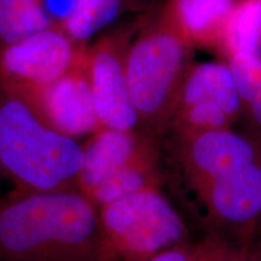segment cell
Instances as JSON below:
<instances>
[{
	"instance_id": "cell-9",
	"label": "cell",
	"mask_w": 261,
	"mask_h": 261,
	"mask_svg": "<svg viewBox=\"0 0 261 261\" xmlns=\"http://www.w3.org/2000/svg\"><path fill=\"white\" fill-rule=\"evenodd\" d=\"M71 61L69 39L48 28L10 45L3 55V65L10 75L39 89L64 76Z\"/></svg>"
},
{
	"instance_id": "cell-14",
	"label": "cell",
	"mask_w": 261,
	"mask_h": 261,
	"mask_svg": "<svg viewBox=\"0 0 261 261\" xmlns=\"http://www.w3.org/2000/svg\"><path fill=\"white\" fill-rule=\"evenodd\" d=\"M50 19L40 0H0V38L12 45L47 29Z\"/></svg>"
},
{
	"instance_id": "cell-2",
	"label": "cell",
	"mask_w": 261,
	"mask_h": 261,
	"mask_svg": "<svg viewBox=\"0 0 261 261\" xmlns=\"http://www.w3.org/2000/svg\"><path fill=\"white\" fill-rule=\"evenodd\" d=\"M83 146L45 125L24 100L0 102V166L15 190H76Z\"/></svg>"
},
{
	"instance_id": "cell-11",
	"label": "cell",
	"mask_w": 261,
	"mask_h": 261,
	"mask_svg": "<svg viewBox=\"0 0 261 261\" xmlns=\"http://www.w3.org/2000/svg\"><path fill=\"white\" fill-rule=\"evenodd\" d=\"M203 103L220 107L234 122L241 120L242 103L227 63L201 62L191 64L181 85L175 112Z\"/></svg>"
},
{
	"instance_id": "cell-16",
	"label": "cell",
	"mask_w": 261,
	"mask_h": 261,
	"mask_svg": "<svg viewBox=\"0 0 261 261\" xmlns=\"http://www.w3.org/2000/svg\"><path fill=\"white\" fill-rule=\"evenodd\" d=\"M238 254L226 242L208 233L198 242L180 243L146 261H231Z\"/></svg>"
},
{
	"instance_id": "cell-21",
	"label": "cell",
	"mask_w": 261,
	"mask_h": 261,
	"mask_svg": "<svg viewBox=\"0 0 261 261\" xmlns=\"http://www.w3.org/2000/svg\"><path fill=\"white\" fill-rule=\"evenodd\" d=\"M257 56H259V57L261 58V45H260V48H259V51H257Z\"/></svg>"
},
{
	"instance_id": "cell-20",
	"label": "cell",
	"mask_w": 261,
	"mask_h": 261,
	"mask_svg": "<svg viewBox=\"0 0 261 261\" xmlns=\"http://www.w3.org/2000/svg\"><path fill=\"white\" fill-rule=\"evenodd\" d=\"M231 261H259V260L253 259V257H250L246 253H240V254H238V255L234 256Z\"/></svg>"
},
{
	"instance_id": "cell-6",
	"label": "cell",
	"mask_w": 261,
	"mask_h": 261,
	"mask_svg": "<svg viewBox=\"0 0 261 261\" xmlns=\"http://www.w3.org/2000/svg\"><path fill=\"white\" fill-rule=\"evenodd\" d=\"M172 136L173 154L192 190L215 179L261 161V142L232 128Z\"/></svg>"
},
{
	"instance_id": "cell-15",
	"label": "cell",
	"mask_w": 261,
	"mask_h": 261,
	"mask_svg": "<svg viewBox=\"0 0 261 261\" xmlns=\"http://www.w3.org/2000/svg\"><path fill=\"white\" fill-rule=\"evenodd\" d=\"M122 5L123 0H76L64 19L65 29L75 40H87L115 21Z\"/></svg>"
},
{
	"instance_id": "cell-19",
	"label": "cell",
	"mask_w": 261,
	"mask_h": 261,
	"mask_svg": "<svg viewBox=\"0 0 261 261\" xmlns=\"http://www.w3.org/2000/svg\"><path fill=\"white\" fill-rule=\"evenodd\" d=\"M247 254L250 257H253V259L261 261V220L259 225H257L255 233H254L252 246H250Z\"/></svg>"
},
{
	"instance_id": "cell-17",
	"label": "cell",
	"mask_w": 261,
	"mask_h": 261,
	"mask_svg": "<svg viewBox=\"0 0 261 261\" xmlns=\"http://www.w3.org/2000/svg\"><path fill=\"white\" fill-rule=\"evenodd\" d=\"M232 79L242 103V110L261 90V58L256 54L242 52L227 60Z\"/></svg>"
},
{
	"instance_id": "cell-7",
	"label": "cell",
	"mask_w": 261,
	"mask_h": 261,
	"mask_svg": "<svg viewBox=\"0 0 261 261\" xmlns=\"http://www.w3.org/2000/svg\"><path fill=\"white\" fill-rule=\"evenodd\" d=\"M159 158L158 144L144 133L99 128L83 146L76 190L85 197L136 163Z\"/></svg>"
},
{
	"instance_id": "cell-18",
	"label": "cell",
	"mask_w": 261,
	"mask_h": 261,
	"mask_svg": "<svg viewBox=\"0 0 261 261\" xmlns=\"http://www.w3.org/2000/svg\"><path fill=\"white\" fill-rule=\"evenodd\" d=\"M241 120L244 123V132L261 142V90L243 108Z\"/></svg>"
},
{
	"instance_id": "cell-12",
	"label": "cell",
	"mask_w": 261,
	"mask_h": 261,
	"mask_svg": "<svg viewBox=\"0 0 261 261\" xmlns=\"http://www.w3.org/2000/svg\"><path fill=\"white\" fill-rule=\"evenodd\" d=\"M238 0H169L166 12L192 46L220 50L224 28Z\"/></svg>"
},
{
	"instance_id": "cell-13",
	"label": "cell",
	"mask_w": 261,
	"mask_h": 261,
	"mask_svg": "<svg viewBox=\"0 0 261 261\" xmlns=\"http://www.w3.org/2000/svg\"><path fill=\"white\" fill-rule=\"evenodd\" d=\"M261 45V0H238L221 38L220 52L225 57L242 52L256 54Z\"/></svg>"
},
{
	"instance_id": "cell-4",
	"label": "cell",
	"mask_w": 261,
	"mask_h": 261,
	"mask_svg": "<svg viewBox=\"0 0 261 261\" xmlns=\"http://www.w3.org/2000/svg\"><path fill=\"white\" fill-rule=\"evenodd\" d=\"M106 261H146L190 241L188 227L160 188H146L98 208Z\"/></svg>"
},
{
	"instance_id": "cell-8",
	"label": "cell",
	"mask_w": 261,
	"mask_h": 261,
	"mask_svg": "<svg viewBox=\"0 0 261 261\" xmlns=\"http://www.w3.org/2000/svg\"><path fill=\"white\" fill-rule=\"evenodd\" d=\"M29 108L45 125L70 138L93 135L102 128L94 108L90 76L65 74L40 89L38 99Z\"/></svg>"
},
{
	"instance_id": "cell-5",
	"label": "cell",
	"mask_w": 261,
	"mask_h": 261,
	"mask_svg": "<svg viewBox=\"0 0 261 261\" xmlns=\"http://www.w3.org/2000/svg\"><path fill=\"white\" fill-rule=\"evenodd\" d=\"M196 195L210 233L247 254L261 220V161L215 179Z\"/></svg>"
},
{
	"instance_id": "cell-10",
	"label": "cell",
	"mask_w": 261,
	"mask_h": 261,
	"mask_svg": "<svg viewBox=\"0 0 261 261\" xmlns=\"http://www.w3.org/2000/svg\"><path fill=\"white\" fill-rule=\"evenodd\" d=\"M126 57L112 45L100 47L93 55L90 68V83L94 108L100 127L133 130L138 116L130 100L125 70Z\"/></svg>"
},
{
	"instance_id": "cell-3",
	"label": "cell",
	"mask_w": 261,
	"mask_h": 261,
	"mask_svg": "<svg viewBox=\"0 0 261 261\" xmlns=\"http://www.w3.org/2000/svg\"><path fill=\"white\" fill-rule=\"evenodd\" d=\"M192 44L166 10L126 55L129 96L145 136L161 139L171 128L181 85L192 62Z\"/></svg>"
},
{
	"instance_id": "cell-1",
	"label": "cell",
	"mask_w": 261,
	"mask_h": 261,
	"mask_svg": "<svg viewBox=\"0 0 261 261\" xmlns=\"http://www.w3.org/2000/svg\"><path fill=\"white\" fill-rule=\"evenodd\" d=\"M0 261H106L98 208L77 190L0 198Z\"/></svg>"
},
{
	"instance_id": "cell-22",
	"label": "cell",
	"mask_w": 261,
	"mask_h": 261,
	"mask_svg": "<svg viewBox=\"0 0 261 261\" xmlns=\"http://www.w3.org/2000/svg\"><path fill=\"white\" fill-rule=\"evenodd\" d=\"M3 175V169H2V166H0V177Z\"/></svg>"
}]
</instances>
